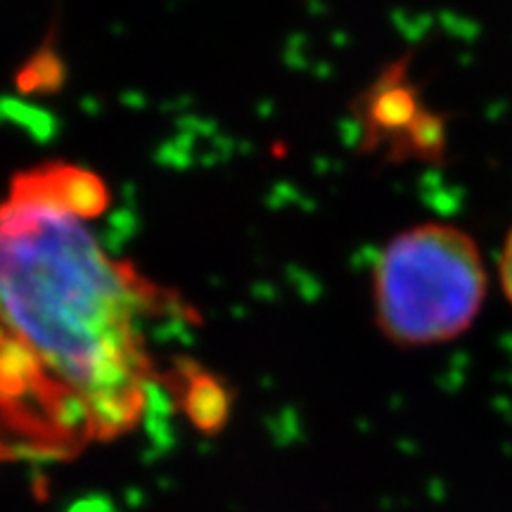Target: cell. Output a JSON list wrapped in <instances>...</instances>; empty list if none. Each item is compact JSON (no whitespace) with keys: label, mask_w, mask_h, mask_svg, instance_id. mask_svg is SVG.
Listing matches in <instances>:
<instances>
[{"label":"cell","mask_w":512,"mask_h":512,"mask_svg":"<svg viewBox=\"0 0 512 512\" xmlns=\"http://www.w3.org/2000/svg\"><path fill=\"white\" fill-rule=\"evenodd\" d=\"M496 275H498V287H501L505 302L512 309V226L505 233L501 252L496 259Z\"/></svg>","instance_id":"obj_4"},{"label":"cell","mask_w":512,"mask_h":512,"mask_svg":"<svg viewBox=\"0 0 512 512\" xmlns=\"http://www.w3.org/2000/svg\"><path fill=\"white\" fill-rule=\"evenodd\" d=\"M110 204L76 164L19 171L0 200V465L62 463L150 411V325L171 292L102 245Z\"/></svg>","instance_id":"obj_1"},{"label":"cell","mask_w":512,"mask_h":512,"mask_svg":"<svg viewBox=\"0 0 512 512\" xmlns=\"http://www.w3.org/2000/svg\"><path fill=\"white\" fill-rule=\"evenodd\" d=\"M489 285L482 247L465 228L418 223L377 254L370 278L375 323L401 349L456 342L477 323Z\"/></svg>","instance_id":"obj_2"},{"label":"cell","mask_w":512,"mask_h":512,"mask_svg":"<svg viewBox=\"0 0 512 512\" xmlns=\"http://www.w3.org/2000/svg\"><path fill=\"white\" fill-rule=\"evenodd\" d=\"M171 394L181 401L183 411L204 432H214L226 422L230 411L228 387L195 361H178L166 375Z\"/></svg>","instance_id":"obj_3"}]
</instances>
